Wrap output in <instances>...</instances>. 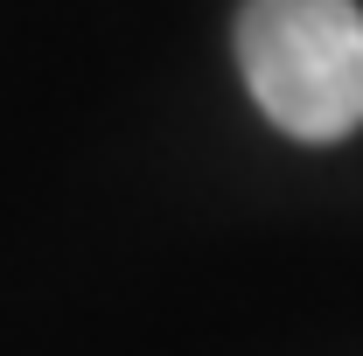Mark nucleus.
<instances>
[{
  "mask_svg": "<svg viewBox=\"0 0 363 356\" xmlns=\"http://www.w3.org/2000/svg\"><path fill=\"white\" fill-rule=\"evenodd\" d=\"M238 63L279 133L342 140L363 126V7L357 0H245Z\"/></svg>",
  "mask_w": 363,
  "mask_h": 356,
  "instance_id": "f257e3e1",
  "label": "nucleus"
}]
</instances>
